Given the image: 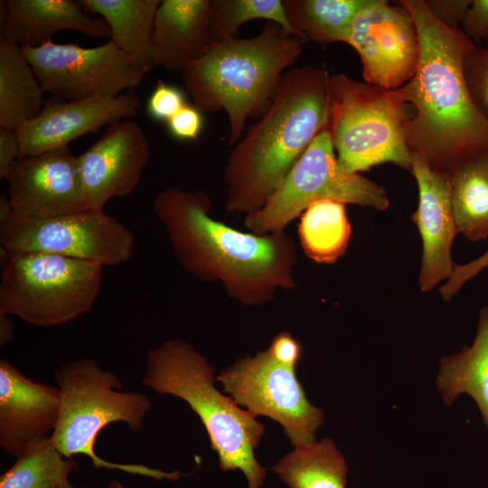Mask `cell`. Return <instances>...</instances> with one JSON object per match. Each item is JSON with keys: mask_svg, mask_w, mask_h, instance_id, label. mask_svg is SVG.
<instances>
[{"mask_svg": "<svg viewBox=\"0 0 488 488\" xmlns=\"http://www.w3.org/2000/svg\"><path fill=\"white\" fill-rule=\"evenodd\" d=\"M259 19L276 23L288 33L298 36L289 24L281 0H212L210 18L211 42L238 37L243 23Z\"/></svg>", "mask_w": 488, "mask_h": 488, "instance_id": "cell-29", "label": "cell"}, {"mask_svg": "<svg viewBox=\"0 0 488 488\" xmlns=\"http://www.w3.org/2000/svg\"><path fill=\"white\" fill-rule=\"evenodd\" d=\"M299 218L298 238L307 258L319 264H333L346 253L352 235L346 203L319 200Z\"/></svg>", "mask_w": 488, "mask_h": 488, "instance_id": "cell-25", "label": "cell"}, {"mask_svg": "<svg viewBox=\"0 0 488 488\" xmlns=\"http://www.w3.org/2000/svg\"><path fill=\"white\" fill-rule=\"evenodd\" d=\"M418 34L419 59L413 78L394 89L414 113L406 127L411 154L448 178L464 162L488 155V119L473 103L463 73L464 54L474 43L462 29L440 23L424 0H400Z\"/></svg>", "mask_w": 488, "mask_h": 488, "instance_id": "cell-2", "label": "cell"}, {"mask_svg": "<svg viewBox=\"0 0 488 488\" xmlns=\"http://www.w3.org/2000/svg\"><path fill=\"white\" fill-rule=\"evenodd\" d=\"M359 54L365 82L396 89L414 76L419 41L409 11L398 3L378 2L354 18L347 42Z\"/></svg>", "mask_w": 488, "mask_h": 488, "instance_id": "cell-13", "label": "cell"}, {"mask_svg": "<svg viewBox=\"0 0 488 488\" xmlns=\"http://www.w3.org/2000/svg\"><path fill=\"white\" fill-rule=\"evenodd\" d=\"M59 416L58 387L33 381L0 360V445L6 454L17 457L50 436Z\"/></svg>", "mask_w": 488, "mask_h": 488, "instance_id": "cell-18", "label": "cell"}, {"mask_svg": "<svg viewBox=\"0 0 488 488\" xmlns=\"http://www.w3.org/2000/svg\"><path fill=\"white\" fill-rule=\"evenodd\" d=\"M0 314L27 324L61 325L89 313L100 292L103 266L42 252L1 249Z\"/></svg>", "mask_w": 488, "mask_h": 488, "instance_id": "cell-8", "label": "cell"}, {"mask_svg": "<svg viewBox=\"0 0 488 488\" xmlns=\"http://www.w3.org/2000/svg\"><path fill=\"white\" fill-rule=\"evenodd\" d=\"M5 179L10 205L23 212L54 217L89 210L78 156L69 145L19 157Z\"/></svg>", "mask_w": 488, "mask_h": 488, "instance_id": "cell-14", "label": "cell"}, {"mask_svg": "<svg viewBox=\"0 0 488 488\" xmlns=\"http://www.w3.org/2000/svg\"><path fill=\"white\" fill-rule=\"evenodd\" d=\"M5 5L6 17L0 26V37L21 48L42 46L64 30L110 39L107 23L87 15L79 1L6 0Z\"/></svg>", "mask_w": 488, "mask_h": 488, "instance_id": "cell-19", "label": "cell"}, {"mask_svg": "<svg viewBox=\"0 0 488 488\" xmlns=\"http://www.w3.org/2000/svg\"><path fill=\"white\" fill-rule=\"evenodd\" d=\"M324 199L378 211H385L390 204L382 185L341 167L327 127L315 136L264 206L245 215L244 225L258 235L285 230L312 202Z\"/></svg>", "mask_w": 488, "mask_h": 488, "instance_id": "cell-9", "label": "cell"}, {"mask_svg": "<svg viewBox=\"0 0 488 488\" xmlns=\"http://www.w3.org/2000/svg\"><path fill=\"white\" fill-rule=\"evenodd\" d=\"M48 436L31 445L0 476V488H60L74 469Z\"/></svg>", "mask_w": 488, "mask_h": 488, "instance_id": "cell-28", "label": "cell"}, {"mask_svg": "<svg viewBox=\"0 0 488 488\" xmlns=\"http://www.w3.org/2000/svg\"><path fill=\"white\" fill-rule=\"evenodd\" d=\"M212 0H163L155 18L153 53L156 66L183 71L211 42Z\"/></svg>", "mask_w": 488, "mask_h": 488, "instance_id": "cell-20", "label": "cell"}, {"mask_svg": "<svg viewBox=\"0 0 488 488\" xmlns=\"http://www.w3.org/2000/svg\"><path fill=\"white\" fill-rule=\"evenodd\" d=\"M14 337V325L9 315L0 314V345L3 347Z\"/></svg>", "mask_w": 488, "mask_h": 488, "instance_id": "cell-37", "label": "cell"}, {"mask_svg": "<svg viewBox=\"0 0 488 488\" xmlns=\"http://www.w3.org/2000/svg\"><path fill=\"white\" fill-rule=\"evenodd\" d=\"M21 156L15 130L0 127V178H5L13 164Z\"/></svg>", "mask_w": 488, "mask_h": 488, "instance_id": "cell-36", "label": "cell"}, {"mask_svg": "<svg viewBox=\"0 0 488 488\" xmlns=\"http://www.w3.org/2000/svg\"><path fill=\"white\" fill-rule=\"evenodd\" d=\"M462 28L474 43L488 40V0H472Z\"/></svg>", "mask_w": 488, "mask_h": 488, "instance_id": "cell-34", "label": "cell"}, {"mask_svg": "<svg viewBox=\"0 0 488 488\" xmlns=\"http://www.w3.org/2000/svg\"><path fill=\"white\" fill-rule=\"evenodd\" d=\"M409 172L416 179L418 189V207L411 220L422 239L418 286L420 291L426 293L451 277L455 267L451 249L458 231L448 178L430 169L415 154H411Z\"/></svg>", "mask_w": 488, "mask_h": 488, "instance_id": "cell-17", "label": "cell"}, {"mask_svg": "<svg viewBox=\"0 0 488 488\" xmlns=\"http://www.w3.org/2000/svg\"><path fill=\"white\" fill-rule=\"evenodd\" d=\"M455 226L468 240L488 238V155L471 158L448 176Z\"/></svg>", "mask_w": 488, "mask_h": 488, "instance_id": "cell-27", "label": "cell"}, {"mask_svg": "<svg viewBox=\"0 0 488 488\" xmlns=\"http://www.w3.org/2000/svg\"><path fill=\"white\" fill-rule=\"evenodd\" d=\"M211 207L206 192L179 187H169L154 200V212L186 272L221 282L230 297L246 305H263L279 290L297 288L296 249L285 230L241 231L212 218Z\"/></svg>", "mask_w": 488, "mask_h": 488, "instance_id": "cell-1", "label": "cell"}, {"mask_svg": "<svg viewBox=\"0 0 488 488\" xmlns=\"http://www.w3.org/2000/svg\"><path fill=\"white\" fill-rule=\"evenodd\" d=\"M185 104L180 89L158 80L148 99L146 109L154 119L167 122Z\"/></svg>", "mask_w": 488, "mask_h": 488, "instance_id": "cell-31", "label": "cell"}, {"mask_svg": "<svg viewBox=\"0 0 488 488\" xmlns=\"http://www.w3.org/2000/svg\"><path fill=\"white\" fill-rule=\"evenodd\" d=\"M378 0H284L289 24L305 42L319 44L349 40L355 16Z\"/></svg>", "mask_w": 488, "mask_h": 488, "instance_id": "cell-24", "label": "cell"}, {"mask_svg": "<svg viewBox=\"0 0 488 488\" xmlns=\"http://www.w3.org/2000/svg\"><path fill=\"white\" fill-rule=\"evenodd\" d=\"M436 384L445 404L462 393L475 401L488 428V306L480 309L476 333L470 346L440 360Z\"/></svg>", "mask_w": 488, "mask_h": 488, "instance_id": "cell-22", "label": "cell"}, {"mask_svg": "<svg viewBox=\"0 0 488 488\" xmlns=\"http://www.w3.org/2000/svg\"><path fill=\"white\" fill-rule=\"evenodd\" d=\"M306 42L273 22L250 38L211 42L183 71V86L201 112L224 110L229 144L243 136L248 118L267 109L283 74L303 52Z\"/></svg>", "mask_w": 488, "mask_h": 488, "instance_id": "cell-4", "label": "cell"}, {"mask_svg": "<svg viewBox=\"0 0 488 488\" xmlns=\"http://www.w3.org/2000/svg\"><path fill=\"white\" fill-rule=\"evenodd\" d=\"M330 132L336 157L348 173L391 163L410 171L408 105L388 89L343 73L330 74Z\"/></svg>", "mask_w": 488, "mask_h": 488, "instance_id": "cell-7", "label": "cell"}, {"mask_svg": "<svg viewBox=\"0 0 488 488\" xmlns=\"http://www.w3.org/2000/svg\"><path fill=\"white\" fill-rule=\"evenodd\" d=\"M329 72L305 65L287 70L261 117L230 149L223 169L225 208L261 209L329 122Z\"/></svg>", "mask_w": 488, "mask_h": 488, "instance_id": "cell-3", "label": "cell"}, {"mask_svg": "<svg viewBox=\"0 0 488 488\" xmlns=\"http://www.w3.org/2000/svg\"><path fill=\"white\" fill-rule=\"evenodd\" d=\"M60 392V416L50 435L57 450L66 458L87 455L94 468L119 470L156 480H177L181 474L137 464H117L99 457L95 442L99 432L112 422H124L136 433L144 426L152 402L138 391H122L118 376L103 370L95 360L80 359L54 373Z\"/></svg>", "mask_w": 488, "mask_h": 488, "instance_id": "cell-6", "label": "cell"}, {"mask_svg": "<svg viewBox=\"0 0 488 488\" xmlns=\"http://www.w3.org/2000/svg\"><path fill=\"white\" fill-rule=\"evenodd\" d=\"M462 73L468 94L488 119V48L473 45L464 54Z\"/></svg>", "mask_w": 488, "mask_h": 488, "instance_id": "cell-30", "label": "cell"}, {"mask_svg": "<svg viewBox=\"0 0 488 488\" xmlns=\"http://www.w3.org/2000/svg\"><path fill=\"white\" fill-rule=\"evenodd\" d=\"M60 488H77L74 487L69 481L66 482L63 485H61ZM99 488H125L121 483L118 481H112L108 485L99 487Z\"/></svg>", "mask_w": 488, "mask_h": 488, "instance_id": "cell-38", "label": "cell"}, {"mask_svg": "<svg viewBox=\"0 0 488 488\" xmlns=\"http://www.w3.org/2000/svg\"><path fill=\"white\" fill-rule=\"evenodd\" d=\"M289 488H345L347 463L325 437L296 446L272 467Z\"/></svg>", "mask_w": 488, "mask_h": 488, "instance_id": "cell-26", "label": "cell"}, {"mask_svg": "<svg viewBox=\"0 0 488 488\" xmlns=\"http://www.w3.org/2000/svg\"><path fill=\"white\" fill-rule=\"evenodd\" d=\"M22 49L44 93L67 101L118 97L138 87L146 74L111 40L90 48L52 41Z\"/></svg>", "mask_w": 488, "mask_h": 488, "instance_id": "cell-12", "label": "cell"}, {"mask_svg": "<svg viewBox=\"0 0 488 488\" xmlns=\"http://www.w3.org/2000/svg\"><path fill=\"white\" fill-rule=\"evenodd\" d=\"M429 13L440 23L452 29H460L472 0H424Z\"/></svg>", "mask_w": 488, "mask_h": 488, "instance_id": "cell-33", "label": "cell"}, {"mask_svg": "<svg viewBox=\"0 0 488 488\" xmlns=\"http://www.w3.org/2000/svg\"><path fill=\"white\" fill-rule=\"evenodd\" d=\"M295 369L267 349L239 360L216 379L238 405L279 423L296 447L314 440L325 415L308 401Z\"/></svg>", "mask_w": 488, "mask_h": 488, "instance_id": "cell-11", "label": "cell"}, {"mask_svg": "<svg viewBox=\"0 0 488 488\" xmlns=\"http://www.w3.org/2000/svg\"><path fill=\"white\" fill-rule=\"evenodd\" d=\"M140 106L133 91L116 98L93 96L84 99H46L42 112L16 131L21 156L38 155L103 127L134 117ZM20 156V157H21Z\"/></svg>", "mask_w": 488, "mask_h": 488, "instance_id": "cell-16", "label": "cell"}, {"mask_svg": "<svg viewBox=\"0 0 488 488\" xmlns=\"http://www.w3.org/2000/svg\"><path fill=\"white\" fill-rule=\"evenodd\" d=\"M23 49L0 37V127L17 131L35 118L46 99Z\"/></svg>", "mask_w": 488, "mask_h": 488, "instance_id": "cell-23", "label": "cell"}, {"mask_svg": "<svg viewBox=\"0 0 488 488\" xmlns=\"http://www.w3.org/2000/svg\"><path fill=\"white\" fill-rule=\"evenodd\" d=\"M85 12L99 14L110 30V39L138 69L156 67L153 53L154 23L160 0H80Z\"/></svg>", "mask_w": 488, "mask_h": 488, "instance_id": "cell-21", "label": "cell"}, {"mask_svg": "<svg viewBox=\"0 0 488 488\" xmlns=\"http://www.w3.org/2000/svg\"><path fill=\"white\" fill-rule=\"evenodd\" d=\"M77 156L88 208L104 211L110 199L127 196L137 187L149 161L150 145L136 122L122 119L108 126Z\"/></svg>", "mask_w": 488, "mask_h": 488, "instance_id": "cell-15", "label": "cell"}, {"mask_svg": "<svg viewBox=\"0 0 488 488\" xmlns=\"http://www.w3.org/2000/svg\"><path fill=\"white\" fill-rule=\"evenodd\" d=\"M172 136L182 140H196L202 128V112L193 105L185 104L167 122Z\"/></svg>", "mask_w": 488, "mask_h": 488, "instance_id": "cell-32", "label": "cell"}, {"mask_svg": "<svg viewBox=\"0 0 488 488\" xmlns=\"http://www.w3.org/2000/svg\"><path fill=\"white\" fill-rule=\"evenodd\" d=\"M268 350L277 361L292 367H296L302 355L300 343L286 332L273 338Z\"/></svg>", "mask_w": 488, "mask_h": 488, "instance_id": "cell-35", "label": "cell"}, {"mask_svg": "<svg viewBox=\"0 0 488 488\" xmlns=\"http://www.w3.org/2000/svg\"><path fill=\"white\" fill-rule=\"evenodd\" d=\"M0 246L10 252H42L115 267L134 253V236L117 218L86 211L40 217L0 198Z\"/></svg>", "mask_w": 488, "mask_h": 488, "instance_id": "cell-10", "label": "cell"}, {"mask_svg": "<svg viewBox=\"0 0 488 488\" xmlns=\"http://www.w3.org/2000/svg\"><path fill=\"white\" fill-rule=\"evenodd\" d=\"M214 381L215 369L180 339L165 341L149 351L142 379V384L155 392L185 400L202 422L211 446L219 455L221 469H239L249 488H260L266 469L255 458L254 449L265 427L254 414L223 396Z\"/></svg>", "mask_w": 488, "mask_h": 488, "instance_id": "cell-5", "label": "cell"}]
</instances>
